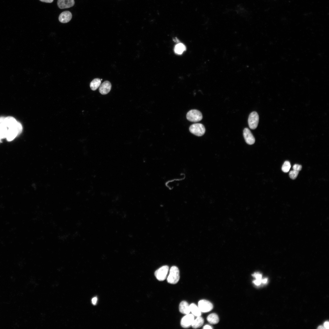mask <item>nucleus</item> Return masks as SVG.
Here are the masks:
<instances>
[{
	"mask_svg": "<svg viewBox=\"0 0 329 329\" xmlns=\"http://www.w3.org/2000/svg\"><path fill=\"white\" fill-rule=\"evenodd\" d=\"M179 278V268L175 266L172 267L167 278V282L171 284H175L178 282Z\"/></svg>",
	"mask_w": 329,
	"mask_h": 329,
	"instance_id": "obj_1",
	"label": "nucleus"
},
{
	"mask_svg": "<svg viewBox=\"0 0 329 329\" xmlns=\"http://www.w3.org/2000/svg\"><path fill=\"white\" fill-rule=\"evenodd\" d=\"M72 17L71 12L69 11H66L63 12L59 15L58 20L61 23H66L71 20Z\"/></svg>",
	"mask_w": 329,
	"mask_h": 329,
	"instance_id": "obj_10",
	"label": "nucleus"
},
{
	"mask_svg": "<svg viewBox=\"0 0 329 329\" xmlns=\"http://www.w3.org/2000/svg\"><path fill=\"white\" fill-rule=\"evenodd\" d=\"M204 323V320L200 316L197 317L195 319H194L191 325L193 328H197L201 327Z\"/></svg>",
	"mask_w": 329,
	"mask_h": 329,
	"instance_id": "obj_14",
	"label": "nucleus"
},
{
	"mask_svg": "<svg viewBox=\"0 0 329 329\" xmlns=\"http://www.w3.org/2000/svg\"><path fill=\"white\" fill-rule=\"evenodd\" d=\"M40 1L45 3H51L53 2L54 0H39Z\"/></svg>",
	"mask_w": 329,
	"mask_h": 329,
	"instance_id": "obj_26",
	"label": "nucleus"
},
{
	"mask_svg": "<svg viewBox=\"0 0 329 329\" xmlns=\"http://www.w3.org/2000/svg\"><path fill=\"white\" fill-rule=\"evenodd\" d=\"M259 117L258 113L256 111H253L249 115L248 123L249 127L251 129H256L258 125Z\"/></svg>",
	"mask_w": 329,
	"mask_h": 329,
	"instance_id": "obj_5",
	"label": "nucleus"
},
{
	"mask_svg": "<svg viewBox=\"0 0 329 329\" xmlns=\"http://www.w3.org/2000/svg\"><path fill=\"white\" fill-rule=\"evenodd\" d=\"M5 125L8 129L15 126L18 122L13 117L9 116L5 118Z\"/></svg>",
	"mask_w": 329,
	"mask_h": 329,
	"instance_id": "obj_13",
	"label": "nucleus"
},
{
	"mask_svg": "<svg viewBox=\"0 0 329 329\" xmlns=\"http://www.w3.org/2000/svg\"><path fill=\"white\" fill-rule=\"evenodd\" d=\"M111 87V85L110 82L108 81H105L99 86V91L102 94H106L110 92Z\"/></svg>",
	"mask_w": 329,
	"mask_h": 329,
	"instance_id": "obj_11",
	"label": "nucleus"
},
{
	"mask_svg": "<svg viewBox=\"0 0 329 329\" xmlns=\"http://www.w3.org/2000/svg\"><path fill=\"white\" fill-rule=\"evenodd\" d=\"M299 172V171L294 170L291 171L289 173V176L291 179H294L297 177Z\"/></svg>",
	"mask_w": 329,
	"mask_h": 329,
	"instance_id": "obj_20",
	"label": "nucleus"
},
{
	"mask_svg": "<svg viewBox=\"0 0 329 329\" xmlns=\"http://www.w3.org/2000/svg\"><path fill=\"white\" fill-rule=\"evenodd\" d=\"M252 276L253 277L255 278H256V279H257V280H261V279L262 276V275H261V274H259V273H255L253 274L252 275Z\"/></svg>",
	"mask_w": 329,
	"mask_h": 329,
	"instance_id": "obj_22",
	"label": "nucleus"
},
{
	"mask_svg": "<svg viewBox=\"0 0 329 329\" xmlns=\"http://www.w3.org/2000/svg\"><path fill=\"white\" fill-rule=\"evenodd\" d=\"M57 5L60 9L69 8L75 4L74 0H58Z\"/></svg>",
	"mask_w": 329,
	"mask_h": 329,
	"instance_id": "obj_9",
	"label": "nucleus"
},
{
	"mask_svg": "<svg viewBox=\"0 0 329 329\" xmlns=\"http://www.w3.org/2000/svg\"><path fill=\"white\" fill-rule=\"evenodd\" d=\"M203 329H212V328L210 325H206L204 326L203 327Z\"/></svg>",
	"mask_w": 329,
	"mask_h": 329,
	"instance_id": "obj_28",
	"label": "nucleus"
},
{
	"mask_svg": "<svg viewBox=\"0 0 329 329\" xmlns=\"http://www.w3.org/2000/svg\"><path fill=\"white\" fill-rule=\"evenodd\" d=\"M317 328L319 329H324V328H325L323 327L322 326H319Z\"/></svg>",
	"mask_w": 329,
	"mask_h": 329,
	"instance_id": "obj_31",
	"label": "nucleus"
},
{
	"mask_svg": "<svg viewBox=\"0 0 329 329\" xmlns=\"http://www.w3.org/2000/svg\"><path fill=\"white\" fill-rule=\"evenodd\" d=\"M186 118L189 121L193 122H196L201 120L203 118L201 113L196 109L191 110L189 111L186 114Z\"/></svg>",
	"mask_w": 329,
	"mask_h": 329,
	"instance_id": "obj_2",
	"label": "nucleus"
},
{
	"mask_svg": "<svg viewBox=\"0 0 329 329\" xmlns=\"http://www.w3.org/2000/svg\"><path fill=\"white\" fill-rule=\"evenodd\" d=\"M194 319V316L192 314H186L181 320V325L183 328H188L191 326Z\"/></svg>",
	"mask_w": 329,
	"mask_h": 329,
	"instance_id": "obj_7",
	"label": "nucleus"
},
{
	"mask_svg": "<svg viewBox=\"0 0 329 329\" xmlns=\"http://www.w3.org/2000/svg\"><path fill=\"white\" fill-rule=\"evenodd\" d=\"M293 168L294 170L299 172L302 169V166L300 165L295 164L293 165Z\"/></svg>",
	"mask_w": 329,
	"mask_h": 329,
	"instance_id": "obj_21",
	"label": "nucleus"
},
{
	"mask_svg": "<svg viewBox=\"0 0 329 329\" xmlns=\"http://www.w3.org/2000/svg\"><path fill=\"white\" fill-rule=\"evenodd\" d=\"M173 40L174 42H179V40L176 37H175V38H173Z\"/></svg>",
	"mask_w": 329,
	"mask_h": 329,
	"instance_id": "obj_30",
	"label": "nucleus"
},
{
	"mask_svg": "<svg viewBox=\"0 0 329 329\" xmlns=\"http://www.w3.org/2000/svg\"><path fill=\"white\" fill-rule=\"evenodd\" d=\"M179 309L180 312L184 314H188L190 312L189 305L188 303L185 301H183L180 303Z\"/></svg>",
	"mask_w": 329,
	"mask_h": 329,
	"instance_id": "obj_12",
	"label": "nucleus"
},
{
	"mask_svg": "<svg viewBox=\"0 0 329 329\" xmlns=\"http://www.w3.org/2000/svg\"><path fill=\"white\" fill-rule=\"evenodd\" d=\"M190 132L193 134L199 136H203L205 133V129L204 126L201 123H195L191 125L189 128Z\"/></svg>",
	"mask_w": 329,
	"mask_h": 329,
	"instance_id": "obj_3",
	"label": "nucleus"
},
{
	"mask_svg": "<svg viewBox=\"0 0 329 329\" xmlns=\"http://www.w3.org/2000/svg\"><path fill=\"white\" fill-rule=\"evenodd\" d=\"M329 322L328 321H326L324 323V326L325 328L327 329L329 328Z\"/></svg>",
	"mask_w": 329,
	"mask_h": 329,
	"instance_id": "obj_27",
	"label": "nucleus"
},
{
	"mask_svg": "<svg viewBox=\"0 0 329 329\" xmlns=\"http://www.w3.org/2000/svg\"><path fill=\"white\" fill-rule=\"evenodd\" d=\"M5 117H0V127L4 126H5Z\"/></svg>",
	"mask_w": 329,
	"mask_h": 329,
	"instance_id": "obj_23",
	"label": "nucleus"
},
{
	"mask_svg": "<svg viewBox=\"0 0 329 329\" xmlns=\"http://www.w3.org/2000/svg\"><path fill=\"white\" fill-rule=\"evenodd\" d=\"M291 167L290 162L288 161H286L282 165L281 168L282 170L284 172H287L289 171Z\"/></svg>",
	"mask_w": 329,
	"mask_h": 329,
	"instance_id": "obj_19",
	"label": "nucleus"
},
{
	"mask_svg": "<svg viewBox=\"0 0 329 329\" xmlns=\"http://www.w3.org/2000/svg\"><path fill=\"white\" fill-rule=\"evenodd\" d=\"M101 80H102V79H101Z\"/></svg>",
	"mask_w": 329,
	"mask_h": 329,
	"instance_id": "obj_33",
	"label": "nucleus"
},
{
	"mask_svg": "<svg viewBox=\"0 0 329 329\" xmlns=\"http://www.w3.org/2000/svg\"><path fill=\"white\" fill-rule=\"evenodd\" d=\"M168 270V266H162L155 271L154 275L158 280L163 281L166 278Z\"/></svg>",
	"mask_w": 329,
	"mask_h": 329,
	"instance_id": "obj_4",
	"label": "nucleus"
},
{
	"mask_svg": "<svg viewBox=\"0 0 329 329\" xmlns=\"http://www.w3.org/2000/svg\"><path fill=\"white\" fill-rule=\"evenodd\" d=\"M1 139H1V137H0V141H1Z\"/></svg>",
	"mask_w": 329,
	"mask_h": 329,
	"instance_id": "obj_32",
	"label": "nucleus"
},
{
	"mask_svg": "<svg viewBox=\"0 0 329 329\" xmlns=\"http://www.w3.org/2000/svg\"><path fill=\"white\" fill-rule=\"evenodd\" d=\"M101 83V80L99 78L94 79L90 83V87L92 90H95L100 86Z\"/></svg>",
	"mask_w": 329,
	"mask_h": 329,
	"instance_id": "obj_18",
	"label": "nucleus"
},
{
	"mask_svg": "<svg viewBox=\"0 0 329 329\" xmlns=\"http://www.w3.org/2000/svg\"><path fill=\"white\" fill-rule=\"evenodd\" d=\"M267 280V278H264L263 279H262V282L263 283H266Z\"/></svg>",
	"mask_w": 329,
	"mask_h": 329,
	"instance_id": "obj_29",
	"label": "nucleus"
},
{
	"mask_svg": "<svg viewBox=\"0 0 329 329\" xmlns=\"http://www.w3.org/2000/svg\"><path fill=\"white\" fill-rule=\"evenodd\" d=\"M243 134L246 142L249 145H252L255 142V139L250 130L245 128L243 130Z\"/></svg>",
	"mask_w": 329,
	"mask_h": 329,
	"instance_id": "obj_8",
	"label": "nucleus"
},
{
	"mask_svg": "<svg viewBox=\"0 0 329 329\" xmlns=\"http://www.w3.org/2000/svg\"><path fill=\"white\" fill-rule=\"evenodd\" d=\"M198 307L201 312L206 313L212 310L213 308V305L210 301L203 299L199 301Z\"/></svg>",
	"mask_w": 329,
	"mask_h": 329,
	"instance_id": "obj_6",
	"label": "nucleus"
},
{
	"mask_svg": "<svg viewBox=\"0 0 329 329\" xmlns=\"http://www.w3.org/2000/svg\"><path fill=\"white\" fill-rule=\"evenodd\" d=\"M190 311L194 316L198 317L201 315V312L198 307L194 303L189 305Z\"/></svg>",
	"mask_w": 329,
	"mask_h": 329,
	"instance_id": "obj_16",
	"label": "nucleus"
},
{
	"mask_svg": "<svg viewBox=\"0 0 329 329\" xmlns=\"http://www.w3.org/2000/svg\"><path fill=\"white\" fill-rule=\"evenodd\" d=\"M186 50V48L185 45L182 43L177 44L174 48L175 52L178 55L182 54Z\"/></svg>",
	"mask_w": 329,
	"mask_h": 329,
	"instance_id": "obj_15",
	"label": "nucleus"
},
{
	"mask_svg": "<svg viewBox=\"0 0 329 329\" xmlns=\"http://www.w3.org/2000/svg\"><path fill=\"white\" fill-rule=\"evenodd\" d=\"M253 282L255 285H259L262 283V279L261 280L256 279L253 281Z\"/></svg>",
	"mask_w": 329,
	"mask_h": 329,
	"instance_id": "obj_24",
	"label": "nucleus"
},
{
	"mask_svg": "<svg viewBox=\"0 0 329 329\" xmlns=\"http://www.w3.org/2000/svg\"><path fill=\"white\" fill-rule=\"evenodd\" d=\"M207 320L210 324H216L219 321V318L218 315L215 313H212L209 314L207 317Z\"/></svg>",
	"mask_w": 329,
	"mask_h": 329,
	"instance_id": "obj_17",
	"label": "nucleus"
},
{
	"mask_svg": "<svg viewBox=\"0 0 329 329\" xmlns=\"http://www.w3.org/2000/svg\"><path fill=\"white\" fill-rule=\"evenodd\" d=\"M97 301V298L96 297L93 298L92 300V302L93 304L95 305Z\"/></svg>",
	"mask_w": 329,
	"mask_h": 329,
	"instance_id": "obj_25",
	"label": "nucleus"
}]
</instances>
